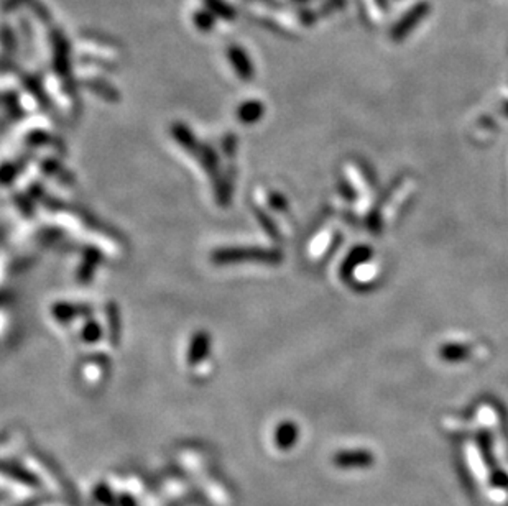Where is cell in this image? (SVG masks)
<instances>
[{"instance_id":"6da1fadb","label":"cell","mask_w":508,"mask_h":506,"mask_svg":"<svg viewBox=\"0 0 508 506\" xmlns=\"http://www.w3.org/2000/svg\"><path fill=\"white\" fill-rule=\"evenodd\" d=\"M293 438H295V433H293L291 426L283 428L280 431V445H290L293 442Z\"/></svg>"}]
</instances>
